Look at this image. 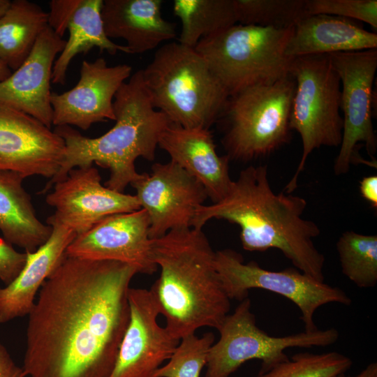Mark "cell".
Instances as JSON below:
<instances>
[{"mask_svg": "<svg viewBox=\"0 0 377 377\" xmlns=\"http://www.w3.org/2000/svg\"><path fill=\"white\" fill-rule=\"evenodd\" d=\"M0 377H26L22 367H18L0 342Z\"/></svg>", "mask_w": 377, "mask_h": 377, "instance_id": "cell-34", "label": "cell"}, {"mask_svg": "<svg viewBox=\"0 0 377 377\" xmlns=\"http://www.w3.org/2000/svg\"><path fill=\"white\" fill-rule=\"evenodd\" d=\"M137 269L64 258L30 311L23 369L29 377H109L127 328Z\"/></svg>", "mask_w": 377, "mask_h": 377, "instance_id": "cell-1", "label": "cell"}, {"mask_svg": "<svg viewBox=\"0 0 377 377\" xmlns=\"http://www.w3.org/2000/svg\"><path fill=\"white\" fill-rule=\"evenodd\" d=\"M173 12L182 24L179 43L192 48L237 24L234 0H175Z\"/></svg>", "mask_w": 377, "mask_h": 377, "instance_id": "cell-26", "label": "cell"}, {"mask_svg": "<svg viewBox=\"0 0 377 377\" xmlns=\"http://www.w3.org/2000/svg\"><path fill=\"white\" fill-rule=\"evenodd\" d=\"M293 29L236 24L201 39L194 49L231 96L290 76L293 58L285 51Z\"/></svg>", "mask_w": 377, "mask_h": 377, "instance_id": "cell-6", "label": "cell"}, {"mask_svg": "<svg viewBox=\"0 0 377 377\" xmlns=\"http://www.w3.org/2000/svg\"><path fill=\"white\" fill-rule=\"evenodd\" d=\"M65 154L64 140L33 117L0 102V172L53 178Z\"/></svg>", "mask_w": 377, "mask_h": 377, "instance_id": "cell-14", "label": "cell"}, {"mask_svg": "<svg viewBox=\"0 0 377 377\" xmlns=\"http://www.w3.org/2000/svg\"><path fill=\"white\" fill-rule=\"evenodd\" d=\"M218 331L220 337L209 349L205 377H229L251 360L261 361L258 374H263L289 359L285 353L287 348L327 347L339 337L333 327L271 336L258 327L249 297L227 315Z\"/></svg>", "mask_w": 377, "mask_h": 377, "instance_id": "cell-9", "label": "cell"}, {"mask_svg": "<svg viewBox=\"0 0 377 377\" xmlns=\"http://www.w3.org/2000/svg\"><path fill=\"white\" fill-rule=\"evenodd\" d=\"M306 206L300 196L272 190L267 165H250L240 171L222 200L197 208L191 228L202 229L212 219L236 224L244 250L278 249L296 269L324 281L325 256L313 242L320 230L303 218Z\"/></svg>", "mask_w": 377, "mask_h": 377, "instance_id": "cell-2", "label": "cell"}, {"mask_svg": "<svg viewBox=\"0 0 377 377\" xmlns=\"http://www.w3.org/2000/svg\"><path fill=\"white\" fill-rule=\"evenodd\" d=\"M341 81L340 109L343 133L334 172L341 175L360 160L357 146L363 142L373 158L377 138L372 123L373 87L377 69V48L328 54Z\"/></svg>", "mask_w": 377, "mask_h": 377, "instance_id": "cell-11", "label": "cell"}, {"mask_svg": "<svg viewBox=\"0 0 377 377\" xmlns=\"http://www.w3.org/2000/svg\"><path fill=\"white\" fill-rule=\"evenodd\" d=\"M362 197L374 207H377V176H367L360 182Z\"/></svg>", "mask_w": 377, "mask_h": 377, "instance_id": "cell-35", "label": "cell"}, {"mask_svg": "<svg viewBox=\"0 0 377 377\" xmlns=\"http://www.w3.org/2000/svg\"><path fill=\"white\" fill-rule=\"evenodd\" d=\"M336 248L341 272L350 281L361 288L376 285V235L346 231L339 237Z\"/></svg>", "mask_w": 377, "mask_h": 377, "instance_id": "cell-27", "label": "cell"}, {"mask_svg": "<svg viewBox=\"0 0 377 377\" xmlns=\"http://www.w3.org/2000/svg\"><path fill=\"white\" fill-rule=\"evenodd\" d=\"M290 75L295 82L290 128L300 135L302 156L295 175L285 188L291 193L310 154L321 147H339L343 133L340 114L341 81L328 54L294 57Z\"/></svg>", "mask_w": 377, "mask_h": 377, "instance_id": "cell-8", "label": "cell"}, {"mask_svg": "<svg viewBox=\"0 0 377 377\" xmlns=\"http://www.w3.org/2000/svg\"><path fill=\"white\" fill-rule=\"evenodd\" d=\"M334 377H377V363H370L360 373L353 376H348L346 374H341Z\"/></svg>", "mask_w": 377, "mask_h": 377, "instance_id": "cell-36", "label": "cell"}, {"mask_svg": "<svg viewBox=\"0 0 377 377\" xmlns=\"http://www.w3.org/2000/svg\"><path fill=\"white\" fill-rule=\"evenodd\" d=\"M66 40L49 26L38 38L23 64L0 82V102L23 112L47 127L52 126V70Z\"/></svg>", "mask_w": 377, "mask_h": 377, "instance_id": "cell-18", "label": "cell"}, {"mask_svg": "<svg viewBox=\"0 0 377 377\" xmlns=\"http://www.w3.org/2000/svg\"><path fill=\"white\" fill-rule=\"evenodd\" d=\"M352 365L350 357L337 351L299 353L257 377H334L346 374Z\"/></svg>", "mask_w": 377, "mask_h": 377, "instance_id": "cell-29", "label": "cell"}, {"mask_svg": "<svg viewBox=\"0 0 377 377\" xmlns=\"http://www.w3.org/2000/svg\"><path fill=\"white\" fill-rule=\"evenodd\" d=\"M214 341L211 332L200 337L192 334L182 338L168 362L151 377H200Z\"/></svg>", "mask_w": 377, "mask_h": 377, "instance_id": "cell-30", "label": "cell"}, {"mask_svg": "<svg viewBox=\"0 0 377 377\" xmlns=\"http://www.w3.org/2000/svg\"><path fill=\"white\" fill-rule=\"evenodd\" d=\"M149 219L150 239L191 228L197 208L208 198L203 186L179 165L156 163L131 184Z\"/></svg>", "mask_w": 377, "mask_h": 377, "instance_id": "cell-12", "label": "cell"}, {"mask_svg": "<svg viewBox=\"0 0 377 377\" xmlns=\"http://www.w3.org/2000/svg\"><path fill=\"white\" fill-rule=\"evenodd\" d=\"M160 276L150 288L165 327L176 339L202 327L219 329L229 314L227 296L214 265L215 251L202 229L172 230L151 239Z\"/></svg>", "mask_w": 377, "mask_h": 377, "instance_id": "cell-3", "label": "cell"}, {"mask_svg": "<svg viewBox=\"0 0 377 377\" xmlns=\"http://www.w3.org/2000/svg\"><path fill=\"white\" fill-rule=\"evenodd\" d=\"M10 1H11L10 0H0V17L2 16L8 9Z\"/></svg>", "mask_w": 377, "mask_h": 377, "instance_id": "cell-38", "label": "cell"}, {"mask_svg": "<svg viewBox=\"0 0 377 377\" xmlns=\"http://www.w3.org/2000/svg\"><path fill=\"white\" fill-rule=\"evenodd\" d=\"M305 17L330 15L365 22L377 29L376 0H306Z\"/></svg>", "mask_w": 377, "mask_h": 377, "instance_id": "cell-31", "label": "cell"}, {"mask_svg": "<svg viewBox=\"0 0 377 377\" xmlns=\"http://www.w3.org/2000/svg\"><path fill=\"white\" fill-rule=\"evenodd\" d=\"M161 0H104L101 16L110 39L121 38L131 54L156 48L176 36L175 24L161 14Z\"/></svg>", "mask_w": 377, "mask_h": 377, "instance_id": "cell-21", "label": "cell"}, {"mask_svg": "<svg viewBox=\"0 0 377 377\" xmlns=\"http://www.w3.org/2000/svg\"><path fill=\"white\" fill-rule=\"evenodd\" d=\"M103 0H78L66 27L69 36L53 66L52 82L64 84L73 58L87 54L94 47L110 54L130 53L126 45L113 43L106 35L101 16Z\"/></svg>", "mask_w": 377, "mask_h": 377, "instance_id": "cell-24", "label": "cell"}, {"mask_svg": "<svg viewBox=\"0 0 377 377\" xmlns=\"http://www.w3.org/2000/svg\"><path fill=\"white\" fill-rule=\"evenodd\" d=\"M214 265L230 300L242 301L253 288L276 293L298 307L306 332L318 330L314 315L321 306L329 303L349 306L352 303L350 297L339 287L316 280L297 269L271 271L254 261L244 263L242 255L230 249L215 251Z\"/></svg>", "mask_w": 377, "mask_h": 377, "instance_id": "cell-10", "label": "cell"}, {"mask_svg": "<svg viewBox=\"0 0 377 377\" xmlns=\"http://www.w3.org/2000/svg\"><path fill=\"white\" fill-rule=\"evenodd\" d=\"M376 48L377 34L357 21L319 14L304 17L295 24L285 54L294 58Z\"/></svg>", "mask_w": 377, "mask_h": 377, "instance_id": "cell-22", "label": "cell"}, {"mask_svg": "<svg viewBox=\"0 0 377 377\" xmlns=\"http://www.w3.org/2000/svg\"><path fill=\"white\" fill-rule=\"evenodd\" d=\"M48 13L27 0H14L0 17V57L15 71L48 27Z\"/></svg>", "mask_w": 377, "mask_h": 377, "instance_id": "cell-25", "label": "cell"}, {"mask_svg": "<svg viewBox=\"0 0 377 377\" xmlns=\"http://www.w3.org/2000/svg\"><path fill=\"white\" fill-rule=\"evenodd\" d=\"M47 241L34 252L27 253L26 263L17 276L0 287V323L28 316L43 283L66 255L76 233L62 225L52 224Z\"/></svg>", "mask_w": 377, "mask_h": 377, "instance_id": "cell-20", "label": "cell"}, {"mask_svg": "<svg viewBox=\"0 0 377 377\" xmlns=\"http://www.w3.org/2000/svg\"><path fill=\"white\" fill-rule=\"evenodd\" d=\"M52 188L45 201L55 212L47 219L46 223L62 225L76 235L110 215L141 209L135 195L103 185L101 175L93 165L72 169Z\"/></svg>", "mask_w": 377, "mask_h": 377, "instance_id": "cell-13", "label": "cell"}, {"mask_svg": "<svg viewBox=\"0 0 377 377\" xmlns=\"http://www.w3.org/2000/svg\"><path fill=\"white\" fill-rule=\"evenodd\" d=\"M237 24L284 29L305 17L306 0H234Z\"/></svg>", "mask_w": 377, "mask_h": 377, "instance_id": "cell-28", "label": "cell"}, {"mask_svg": "<svg viewBox=\"0 0 377 377\" xmlns=\"http://www.w3.org/2000/svg\"><path fill=\"white\" fill-rule=\"evenodd\" d=\"M158 147L205 188L212 203L222 200L232 183L229 158L219 156L209 129L186 128L171 124L161 134Z\"/></svg>", "mask_w": 377, "mask_h": 377, "instance_id": "cell-19", "label": "cell"}, {"mask_svg": "<svg viewBox=\"0 0 377 377\" xmlns=\"http://www.w3.org/2000/svg\"><path fill=\"white\" fill-rule=\"evenodd\" d=\"M295 89L290 75L229 97L222 114L226 124L222 144L230 161L249 162L267 156L290 141Z\"/></svg>", "mask_w": 377, "mask_h": 377, "instance_id": "cell-7", "label": "cell"}, {"mask_svg": "<svg viewBox=\"0 0 377 377\" xmlns=\"http://www.w3.org/2000/svg\"><path fill=\"white\" fill-rule=\"evenodd\" d=\"M113 109L115 124L97 138L82 135L70 126H55L54 131L65 143L64 158L42 193L64 179L72 169L93 163L110 170L104 185L121 193L140 177L135 166L136 159L154 160L160 136L172 123L153 107L141 70L121 85L114 98Z\"/></svg>", "mask_w": 377, "mask_h": 377, "instance_id": "cell-4", "label": "cell"}, {"mask_svg": "<svg viewBox=\"0 0 377 377\" xmlns=\"http://www.w3.org/2000/svg\"><path fill=\"white\" fill-rule=\"evenodd\" d=\"M141 71L153 107L172 124L209 129L221 117L230 96L194 48L168 43Z\"/></svg>", "mask_w": 377, "mask_h": 377, "instance_id": "cell-5", "label": "cell"}, {"mask_svg": "<svg viewBox=\"0 0 377 377\" xmlns=\"http://www.w3.org/2000/svg\"><path fill=\"white\" fill-rule=\"evenodd\" d=\"M27 261V253L18 252L5 239H0V280L6 285L20 274Z\"/></svg>", "mask_w": 377, "mask_h": 377, "instance_id": "cell-32", "label": "cell"}, {"mask_svg": "<svg viewBox=\"0 0 377 377\" xmlns=\"http://www.w3.org/2000/svg\"><path fill=\"white\" fill-rule=\"evenodd\" d=\"M24 179L15 172H0V230L11 245L34 252L47 241L52 228L37 217Z\"/></svg>", "mask_w": 377, "mask_h": 377, "instance_id": "cell-23", "label": "cell"}, {"mask_svg": "<svg viewBox=\"0 0 377 377\" xmlns=\"http://www.w3.org/2000/svg\"><path fill=\"white\" fill-rule=\"evenodd\" d=\"M78 0H52L50 1L48 25L60 37L66 31L68 19Z\"/></svg>", "mask_w": 377, "mask_h": 377, "instance_id": "cell-33", "label": "cell"}, {"mask_svg": "<svg viewBox=\"0 0 377 377\" xmlns=\"http://www.w3.org/2000/svg\"><path fill=\"white\" fill-rule=\"evenodd\" d=\"M149 219L140 209L105 217L77 235L66 255L94 260H114L135 267L138 273L152 274L158 267L151 256Z\"/></svg>", "mask_w": 377, "mask_h": 377, "instance_id": "cell-16", "label": "cell"}, {"mask_svg": "<svg viewBox=\"0 0 377 377\" xmlns=\"http://www.w3.org/2000/svg\"><path fill=\"white\" fill-rule=\"evenodd\" d=\"M131 71L127 64L108 66L103 58L83 61L77 84L61 94L52 93V126L87 130L94 123L114 120L113 99Z\"/></svg>", "mask_w": 377, "mask_h": 377, "instance_id": "cell-17", "label": "cell"}, {"mask_svg": "<svg viewBox=\"0 0 377 377\" xmlns=\"http://www.w3.org/2000/svg\"><path fill=\"white\" fill-rule=\"evenodd\" d=\"M129 322L109 377H151L179 343L157 321L160 310L150 289L129 288Z\"/></svg>", "mask_w": 377, "mask_h": 377, "instance_id": "cell-15", "label": "cell"}, {"mask_svg": "<svg viewBox=\"0 0 377 377\" xmlns=\"http://www.w3.org/2000/svg\"><path fill=\"white\" fill-rule=\"evenodd\" d=\"M11 73V70L0 57V82L6 80Z\"/></svg>", "mask_w": 377, "mask_h": 377, "instance_id": "cell-37", "label": "cell"}]
</instances>
